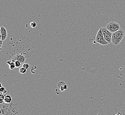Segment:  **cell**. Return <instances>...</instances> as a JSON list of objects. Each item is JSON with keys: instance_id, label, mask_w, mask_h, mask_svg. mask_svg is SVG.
<instances>
[{"instance_id": "ba28073f", "label": "cell", "mask_w": 125, "mask_h": 115, "mask_svg": "<svg viewBox=\"0 0 125 115\" xmlns=\"http://www.w3.org/2000/svg\"><path fill=\"white\" fill-rule=\"evenodd\" d=\"M6 62H7V64L9 65L10 69V70H13L15 68H16L15 62H14L12 60L8 61Z\"/></svg>"}, {"instance_id": "9c48e42d", "label": "cell", "mask_w": 125, "mask_h": 115, "mask_svg": "<svg viewBox=\"0 0 125 115\" xmlns=\"http://www.w3.org/2000/svg\"><path fill=\"white\" fill-rule=\"evenodd\" d=\"M12 101V97L9 95H7L5 96V99H4V102L6 104H10L11 103Z\"/></svg>"}, {"instance_id": "9a60e30c", "label": "cell", "mask_w": 125, "mask_h": 115, "mask_svg": "<svg viewBox=\"0 0 125 115\" xmlns=\"http://www.w3.org/2000/svg\"><path fill=\"white\" fill-rule=\"evenodd\" d=\"M22 67L27 70L29 68V64H28V63H24L23 65H22Z\"/></svg>"}, {"instance_id": "277c9868", "label": "cell", "mask_w": 125, "mask_h": 115, "mask_svg": "<svg viewBox=\"0 0 125 115\" xmlns=\"http://www.w3.org/2000/svg\"><path fill=\"white\" fill-rule=\"evenodd\" d=\"M102 30L104 35V38L106 41L107 42L109 43H111L113 33H111V31H109L106 27L102 28Z\"/></svg>"}, {"instance_id": "7a4b0ae2", "label": "cell", "mask_w": 125, "mask_h": 115, "mask_svg": "<svg viewBox=\"0 0 125 115\" xmlns=\"http://www.w3.org/2000/svg\"><path fill=\"white\" fill-rule=\"evenodd\" d=\"M96 42L101 44L102 45H107L109 43L106 41L104 38V35L102 32V28L99 29L96 36Z\"/></svg>"}, {"instance_id": "4fadbf2b", "label": "cell", "mask_w": 125, "mask_h": 115, "mask_svg": "<svg viewBox=\"0 0 125 115\" xmlns=\"http://www.w3.org/2000/svg\"><path fill=\"white\" fill-rule=\"evenodd\" d=\"M5 97V96H4L3 94H0V104H2L4 102Z\"/></svg>"}, {"instance_id": "8992f818", "label": "cell", "mask_w": 125, "mask_h": 115, "mask_svg": "<svg viewBox=\"0 0 125 115\" xmlns=\"http://www.w3.org/2000/svg\"><path fill=\"white\" fill-rule=\"evenodd\" d=\"M0 33L1 36V40L4 41L7 38V31L6 29L4 27L1 26L0 27Z\"/></svg>"}, {"instance_id": "6da1fadb", "label": "cell", "mask_w": 125, "mask_h": 115, "mask_svg": "<svg viewBox=\"0 0 125 115\" xmlns=\"http://www.w3.org/2000/svg\"><path fill=\"white\" fill-rule=\"evenodd\" d=\"M125 36V32L120 29L115 33H113L111 38V43L115 45L119 44Z\"/></svg>"}, {"instance_id": "5bb4252c", "label": "cell", "mask_w": 125, "mask_h": 115, "mask_svg": "<svg viewBox=\"0 0 125 115\" xmlns=\"http://www.w3.org/2000/svg\"><path fill=\"white\" fill-rule=\"evenodd\" d=\"M30 26L32 28H35L36 26V24L35 22H32L30 23Z\"/></svg>"}, {"instance_id": "3957f363", "label": "cell", "mask_w": 125, "mask_h": 115, "mask_svg": "<svg viewBox=\"0 0 125 115\" xmlns=\"http://www.w3.org/2000/svg\"><path fill=\"white\" fill-rule=\"evenodd\" d=\"M106 28L112 33H115L121 29L120 26L119 24L114 21L110 22L106 26Z\"/></svg>"}, {"instance_id": "8fae6325", "label": "cell", "mask_w": 125, "mask_h": 115, "mask_svg": "<svg viewBox=\"0 0 125 115\" xmlns=\"http://www.w3.org/2000/svg\"><path fill=\"white\" fill-rule=\"evenodd\" d=\"M15 64L16 68H19L21 65V63L18 60H16L15 61Z\"/></svg>"}, {"instance_id": "30bf717a", "label": "cell", "mask_w": 125, "mask_h": 115, "mask_svg": "<svg viewBox=\"0 0 125 115\" xmlns=\"http://www.w3.org/2000/svg\"><path fill=\"white\" fill-rule=\"evenodd\" d=\"M0 94H6L7 93V90H6V89L5 88V87H0Z\"/></svg>"}, {"instance_id": "5b68a950", "label": "cell", "mask_w": 125, "mask_h": 115, "mask_svg": "<svg viewBox=\"0 0 125 115\" xmlns=\"http://www.w3.org/2000/svg\"><path fill=\"white\" fill-rule=\"evenodd\" d=\"M26 57L24 54L22 53H18L14 56L12 60L14 62H15V61L16 60H18L21 63H24L26 60Z\"/></svg>"}, {"instance_id": "7c38bea8", "label": "cell", "mask_w": 125, "mask_h": 115, "mask_svg": "<svg viewBox=\"0 0 125 115\" xmlns=\"http://www.w3.org/2000/svg\"><path fill=\"white\" fill-rule=\"evenodd\" d=\"M27 71V69L24 67H21L19 69V72L21 74H24Z\"/></svg>"}, {"instance_id": "e0dca14e", "label": "cell", "mask_w": 125, "mask_h": 115, "mask_svg": "<svg viewBox=\"0 0 125 115\" xmlns=\"http://www.w3.org/2000/svg\"><path fill=\"white\" fill-rule=\"evenodd\" d=\"M114 115H122V114L121 113L119 112V113H116V114H115Z\"/></svg>"}, {"instance_id": "52a82bcc", "label": "cell", "mask_w": 125, "mask_h": 115, "mask_svg": "<svg viewBox=\"0 0 125 115\" xmlns=\"http://www.w3.org/2000/svg\"><path fill=\"white\" fill-rule=\"evenodd\" d=\"M58 88L61 92L65 91L67 88V85L64 81H60L58 83Z\"/></svg>"}, {"instance_id": "ac0fdd59", "label": "cell", "mask_w": 125, "mask_h": 115, "mask_svg": "<svg viewBox=\"0 0 125 115\" xmlns=\"http://www.w3.org/2000/svg\"></svg>"}, {"instance_id": "2e32d148", "label": "cell", "mask_w": 125, "mask_h": 115, "mask_svg": "<svg viewBox=\"0 0 125 115\" xmlns=\"http://www.w3.org/2000/svg\"><path fill=\"white\" fill-rule=\"evenodd\" d=\"M4 41H2V40H0V50H2V45L3 42Z\"/></svg>"}]
</instances>
